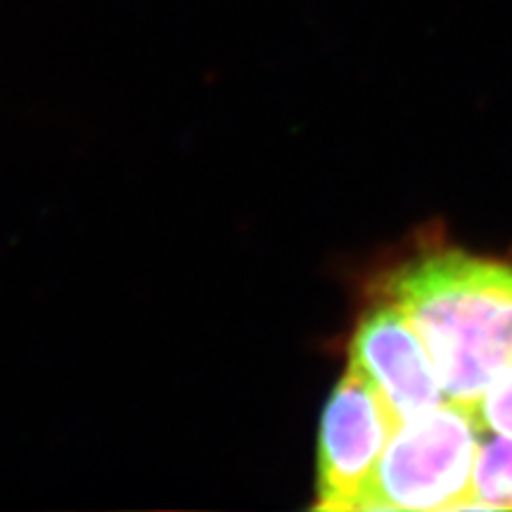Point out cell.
I'll use <instances>...</instances> for the list:
<instances>
[{"mask_svg": "<svg viewBox=\"0 0 512 512\" xmlns=\"http://www.w3.org/2000/svg\"><path fill=\"white\" fill-rule=\"evenodd\" d=\"M387 297L425 342L446 399L475 406L512 366V266L432 254L396 271Z\"/></svg>", "mask_w": 512, "mask_h": 512, "instance_id": "1", "label": "cell"}, {"mask_svg": "<svg viewBox=\"0 0 512 512\" xmlns=\"http://www.w3.org/2000/svg\"><path fill=\"white\" fill-rule=\"evenodd\" d=\"M484 427L475 406H439L396 422L361 510H460Z\"/></svg>", "mask_w": 512, "mask_h": 512, "instance_id": "2", "label": "cell"}, {"mask_svg": "<svg viewBox=\"0 0 512 512\" xmlns=\"http://www.w3.org/2000/svg\"><path fill=\"white\" fill-rule=\"evenodd\" d=\"M394 427L396 420L366 377L354 368L339 377L320 418L313 508L361 510Z\"/></svg>", "mask_w": 512, "mask_h": 512, "instance_id": "3", "label": "cell"}, {"mask_svg": "<svg viewBox=\"0 0 512 512\" xmlns=\"http://www.w3.org/2000/svg\"><path fill=\"white\" fill-rule=\"evenodd\" d=\"M349 368L366 377L396 422L446 401L425 342L406 313L389 299L358 323Z\"/></svg>", "mask_w": 512, "mask_h": 512, "instance_id": "4", "label": "cell"}, {"mask_svg": "<svg viewBox=\"0 0 512 512\" xmlns=\"http://www.w3.org/2000/svg\"><path fill=\"white\" fill-rule=\"evenodd\" d=\"M460 510H512V437L484 430Z\"/></svg>", "mask_w": 512, "mask_h": 512, "instance_id": "5", "label": "cell"}, {"mask_svg": "<svg viewBox=\"0 0 512 512\" xmlns=\"http://www.w3.org/2000/svg\"><path fill=\"white\" fill-rule=\"evenodd\" d=\"M475 415L486 432L512 437V366L484 389L475 403Z\"/></svg>", "mask_w": 512, "mask_h": 512, "instance_id": "6", "label": "cell"}]
</instances>
